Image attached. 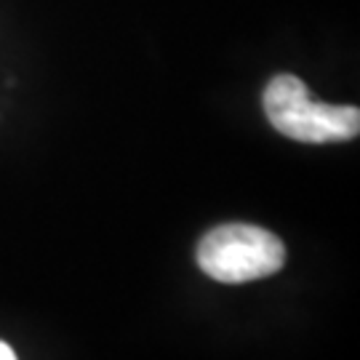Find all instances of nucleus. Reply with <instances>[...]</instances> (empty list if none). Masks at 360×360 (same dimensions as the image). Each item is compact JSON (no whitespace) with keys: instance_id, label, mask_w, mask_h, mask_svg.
Masks as SVG:
<instances>
[{"instance_id":"obj_1","label":"nucleus","mask_w":360,"mask_h":360,"mask_svg":"<svg viewBox=\"0 0 360 360\" xmlns=\"http://www.w3.org/2000/svg\"><path fill=\"white\" fill-rule=\"evenodd\" d=\"M272 129L294 142H349L360 131V110L352 104H323L296 75H275L262 94Z\"/></svg>"},{"instance_id":"obj_3","label":"nucleus","mask_w":360,"mask_h":360,"mask_svg":"<svg viewBox=\"0 0 360 360\" xmlns=\"http://www.w3.org/2000/svg\"><path fill=\"white\" fill-rule=\"evenodd\" d=\"M0 360H16V355H13V349L6 345V342H0Z\"/></svg>"},{"instance_id":"obj_2","label":"nucleus","mask_w":360,"mask_h":360,"mask_svg":"<svg viewBox=\"0 0 360 360\" xmlns=\"http://www.w3.org/2000/svg\"><path fill=\"white\" fill-rule=\"evenodd\" d=\"M285 264V245L257 224H219L198 243V267L217 283H251Z\"/></svg>"}]
</instances>
